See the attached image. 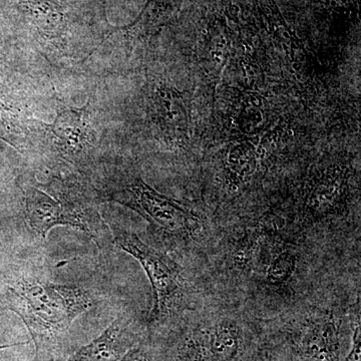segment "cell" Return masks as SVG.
<instances>
[{
	"label": "cell",
	"instance_id": "obj_1",
	"mask_svg": "<svg viewBox=\"0 0 361 361\" xmlns=\"http://www.w3.org/2000/svg\"><path fill=\"white\" fill-rule=\"evenodd\" d=\"M6 306L20 316L35 346L33 361H56L71 323L89 310L92 299L80 287L23 278L6 294Z\"/></svg>",
	"mask_w": 361,
	"mask_h": 361
},
{
	"label": "cell",
	"instance_id": "obj_2",
	"mask_svg": "<svg viewBox=\"0 0 361 361\" xmlns=\"http://www.w3.org/2000/svg\"><path fill=\"white\" fill-rule=\"evenodd\" d=\"M115 240L116 245L139 261L148 275L154 298L149 324L163 322L180 302L184 290L179 267L167 255L145 244L134 233L116 230Z\"/></svg>",
	"mask_w": 361,
	"mask_h": 361
},
{
	"label": "cell",
	"instance_id": "obj_3",
	"mask_svg": "<svg viewBox=\"0 0 361 361\" xmlns=\"http://www.w3.org/2000/svg\"><path fill=\"white\" fill-rule=\"evenodd\" d=\"M106 198L132 209L152 225L174 236H185L198 229V218L189 208L159 193L140 178L111 189Z\"/></svg>",
	"mask_w": 361,
	"mask_h": 361
},
{
	"label": "cell",
	"instance_id": "obj_4",
	"mask_svg": "<svg viewBox=\"0 0 361 361\" xmlns=\"http://www.w3.org/2000/svg\"><path fill=\"white\" fill-rule=\"evenodd\" d=\"M26 223L42 239L56 226H71L96 239L101 231L99 216L71 199L54 198L37 187L25 193Z\"/></svg>",
	"mask_w": 361,
	"mask_h": 361
},
{
	"label": "cell",
	"instance_id": "obj_5",
	"mask_svg": "<svg viewBox=\"0 0 361 361\" xmlns=\"http://www.w3.org/2000/svg\"><path fill=\"white\" fill-rule=\"evenodd\" d=\"M87 106L82 109H65L51 127L52 134L56 135L59 153L66 161L73 164L85 160L96 142Z\"/></svg>",
	"mask_w": 361,
	"mask_h": 361
},
{
	"label": "cell",
	"instance_id": "obj_6",
	"mask_svg": "<svg viewBox=\"0 0 361 361\" xmlns=\"http://www.w3.org/2000/svg\"><path fill=\"white\" fill-rule=\"evenodd\" d=\"M155 104L157 123L166 140L177 146L187 144L189 116L180 92L170 87H161L157 92Z\"/></svg>",
	"mask_w": 361,
	"mask_h": 361
},
{
	"label": "cell",
	"instance_id": "obj_7",
	"mask_svg": "<svg viewBox=\"0 0 361 361\" xmlns=\"http://www.w3.org/2000/svg\"><path fill=\"white\" fill-rule=\"evenodd\" d=\"M132 343L128 323L123 317L118 318L101 336L66 361H120Z\"/></svg>",
	"mask_w": 361,
	"mask_h": 361
},
{
	"label": "cell",
	"instance_id": "obj_8",
	"mask_svg": "<svg viewBox=\"0 0 361 361\" xmlns=\"http://www.w3.org/2000/svg\"><path fill=\"white\" fill-rule=\"evenodd\" d=\"M306 355L318 361H332L336 357L337 336L331 320L314 323L306 330L302 338Z\"/></svg>",
	"mask_w": 361,
	"mask_h": 361
},
{
	"label": "cell",
	"instance_id": "obj_9",
	"mask_svg": "<svg viewBox=\"0 0 361 361\" xmlns=\"http://www.w3.org/2000/svg\"><path fill=\"white\" fill-rule=\"evenodd\" d=\"M241 332L237 323L224 319L218 323L210 337V353L216 361H232L238 355Z\"/></svg>",
	"mask_w": 361,
	"mask_h": 361
},
{
	"label": "cell",
	"instance_id": "obj_10",
	"mask_svg": "<svg viewBox=\"0 0 361 361\" xmlns=\"http://www.w3.org/2000/svg\"><path fill=\"white\" fill-rule=\"evenodd\" d=\"M257 165L255 149L249 142L233 147L226 157V167L233 179L244 182L254 174Z\"/></svg>",
	"mask_w": 361,
	"mask_h": 361
},
{
	"label": "cell",
	"instance_id": "obj_11",
	"mask_svg": "<svg viewBox=\"0 0 361 361\" xmlns=\"http://www.w3.org/2000/svg\"><path fill=\"white\" fill-rule=\"evenodd\" d=\"M236 122L244 134L253 135L260 132L265 125V114L260 99L253 94H241Z\"/></svg>",
	"mask_w": 361,
	"mask_h": 361
},
{
	"label": "cell",
	"instance_id": "obj_12",
	"mask_svg": "<svg viewBox=\"0 0 361 361\" xmlns=\"http://www.w3.org/2000/svg\"><path fill=\"white\" fill-rule=\"evenodd\" d=\"M296 268V258L291 252L284 251L273 259L267 270V280L271 284L284 283L290 279Z\"/></svg>",
	"mask_w": 361,
	"mask_h": 361
},
{
	"label": "cell",
	"instance_id": "obj_13",
	"mask_svg": "<svg viewBox=\"0 0 361 361\" xmlns=\"http://www.w3.org/2000/svg\"><path fill=\"white\" fill-rule=\"evenodd\" d=\"M172 361H207V356L198 342L187 341L178 349Z\"/></svg>",
	"mask_w": 361,
	"mask_h": 361
},
{
	"label": "cell",
	"instance_id": "obj_14",
	"mask_svg": "<svg viewBox=\"0 0 361 361\" xmlns=\"http://www.w3.org/2000/svg\"><path fill=\"white\" fill-rule=\"evenodd\" d=\"M120 361H152L148 351L142 346L130 348Z\"/></svg>",
	"mask_w": 361,
	"mask_h": 361
},
{
	"label": "cell",
	"instance_id": "obj_15",
	"mask_svg": "<svg viewBox=\"0 0 361 361\" xmlns=\"http://www.w3.org/2000/svg\"><path fill=\"white\" fill-rule=\"evenodd\" d=\"M360 324L358 322L355 326V336H353V349L344 361H360Z\"/></svg>",
	"mask_w": 361,
	"mask_h": 361
}]
</instances>
